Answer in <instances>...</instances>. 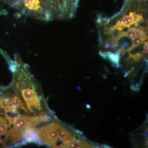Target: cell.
<instances>
[{
	"label": "cell",
	"instance_id": "11",
	"mask_svg": "<svg viewBox=\"0 0 148 148\" xmlns=\"http://www.w3.org/2000/svg\"><path fill=\"white\" fill-rule=\"evenodd\" d=\"M145 135L146 140H148V129L146 130L145 132Z\"/></svg>",
	"mask_w": 148,
	"mask_h": 148
},
{
	"label": "cell",
	"instance_id": "10",
	"mask_svg": "<svg viewBox=\"0 0 148 148\" xmlns=\"http://www.w3.org/2000/svg\"><path fill=\"white\" fill-rule=\"evenodd\" d=\"M6 146L5 143L4 141H3L0 138V147H4Z\"/></svg>",
	"mask_w": 148,
	"mask_h": 148
},
{
	"label": "cell",
	"instance_id": "5",
	"mask_svg": "<svg viewBox=\"0 0 148 148\" xmlns=\"http://www.w3.org/2000/svg\"><path fill=\"white\" fill-rule=\"evenodd\" d=\"M56 127L58 132V138L61 141L64 142L75 138L74 133L67 130L59 123H56Z\"/></svg>",
	"mask_w": 148,
	"mask_h": 148
},
{
	"label": "cell",
	"instance_id": "4",
	"mask_svg": "<svg viewBox=\"0 0 148 148\" xmlns=\"http://www.w3.org/2000/svg\"><path fill=\"white\" fill-rule=\"evenodd\" d=\"M24 138L29 143L39 141L37 129L36 127L26 125L24 129Z\"/></svg>",
	"mask_w": 148,
	"mask_h": 148
},
{
	"label": "cell",
	"instance_id": "9",
	"mask_svg": "<svg viewBox=\"0 0 148 148\" xmlns=\"http://www.w3.org/2000/svg\"><path fill=\"white\" fill-rule=\"evenodd\" d=\"M131 89L133 91H139L140 89V84L137 83L135 85H132L131 86Z\"/></svg>",
	"mask_w": 148,
	"mask_h": 148
},
{
	"label": "cell",
	"instance_id": "7",
	"mask_svg": "<svg viewBox=\"0 0 148 148\" xmlns=\"http://www.w3.org/2000/svg\"><path fill=\"white\" fill-rule=\"evenodd\" d=\"M16 112L20 115L27 117L31 115V113L26 109L23 104L16 107Z\"/></svg>",
	"mask_w": 148,
	"mask_h": 148
},
{
	"label": "cell",
	"instance_id": "2",
	"mask_svg": "<svg viewBox=\"0 0 148 148\" xmlns=\"http://www.w3.org/2000/svg\"><path fill=\"white\" fill-rule=\"evenodd\" d=\"M95 146L88 143L84 140H79L75 138L64 141L59 146H55L53 148H94Z\"/></svg>",
	"mask_w": 148,
	"mask_h": 148
},
{
	"label": "cell",
	"instance_id": "6",
	"mask_svg": "<svg viewBox=\"0 0 148 148\" xmlns=\"http://www.w3.org/2000/svg\"><path fill=\"white\" fill-rule=\"evenodd\" d=\"M28 117L23 116L19 114L14 117L12 120V128L19 131H24L25 127L29 121Z\"/></svg>",
	"mask_w": 148,
	"mask_h": 148
},
{
	"label": "cell",
	"instance_id": "8",
	"mask_svg": "<svg viewBox=\"0 0 148 148\" xmlns=\"http://www.w3.org/2000/svg\"><path fill=\"white\" fill-rule=\"evenodd\" d=\"M11 102L12 106L15 108L23 104L21 102L20 98L18 95H13L11 98Z\"/></svg>",
	"mask_w": 148,
	"mask_h": 148
},
{
	"label": "cell",
	"instance_id": "3",
	"mask_svg": "<svg viewBox=\"0 0 148 148\" xmlns=\"http://www.w3.org/2000/svg\"><path fill=\"white\" fill-rule=\"evenodd\" d=\"M24 131H19L12 127L5 134V143L7 146H11L24 138Z\"/></svg>",
	"mask_w": 148,
	"mask_h": 148
},
{
	"label": "cell",
	"instance_id": "1",
	"mask_svg": "<svg viewBox=\"0 0 148 148\" xmlns=\"http://www.w3.org/2000/svg\"><path fill=\"white\" fill-rule=\"evenodd\" d=\"M56 123H52L37 129L39 141L53 148L56 145L58 139Z\"/></svg>",
	"mask_w": 148,
	"mask_h": 148
}]
</instances>
